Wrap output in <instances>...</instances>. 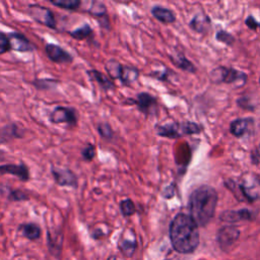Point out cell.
<instances>
[{"label":"cell","instance_id":"obj_10","mask_svg":"<svg viewBox=\"0 0 260 260\" xmlns=\"http://www.w3.org/2000/svg\"><path fill=\"white\" fill-rule=\"evenodd\" d=\"M47 57L56 64H69L73 61V57L66 50L56 44H47L45 46Z\"/></svg>","mask_w":260,"mask_h":260},{"label":"cell","instance_id":"obj_37","mask_svg":"<svg viewBox=\"0 0 260 260\" xmlns=\"http://www.w3.org/2000/svg\"><path fill=\"white\" fill-rule=\"evenodd\" d=\"M237 103H238V105H239L241 108H243V109H246V110H252V109H253V107L248 104V99H247V98H244V96H243V98L239 99V100L237 101Z\"/></svg>","mask_w":260,"mask_h":260},{"label":"cell","instance_id":"obj_36","mask_svg":"<svg viewBox=\"0 0 260 260\" xmlns=\"http://www.w3.org/2000/svg\"><path fill=\"white\" fill-rule=\"evenodd\" d=\"M245 22H246V25H247L249 28H251V29H256L257 27H260V23H259L252 15H249V16L246 18Z\"/></svg>","mask_w":260,"mask_h":260},{"label":"cell","instance_id":"obj_19","mask_svg":"<svg viewBox=\"0 0 260 260\" xmlns=\"http://www.w3.org/2000/svg\"><path fill=\"white\" fill-rule=\"evenodd\" d=\"M138 77H139V70L136 67L130 66V65H123L120 76H119V80L123 85L129 86L132 83H134L138 79Z\"/></svg>","mask_w":260,"mask_h":260},{"label":"cell","instance_id":"obj_5","mask_svg":"<svg viewBox=\"0 0 260 260\" xmlns=\"http://www.w3.org/2000/svg\"><path fill=\"white\" fill-rule=\"evenodd\" d=\"M244 199L253 202L260 199V179L254 174H245L239 184Z\"/></svg>","mask_w":260,"mask_h":260},{"label":"cell","instance_id":"obj_35","mask_svg":"<svg viewBox=\"0 0 260 260\" xmlns=\"http://www.w3.org/2000/svg\"><path fill=\"white\" fill-rule=\"evenodd\" d=\"M169 70L166 69L165 71H156V72H151L150 75L156 79L162 80V81H167L168 80V76H169Z\"/></svg>","mask_w":260,"mask_h":260},{"label":"cell","instance_id":"obj_11","mask_svg":"<svg viewBox=\"0 0 260 260\" xmlns=\"http://www.w3.org/2000/svg\"><path fill=\"white\" fill-rule=\"evenodd\" d=\"M10 50L16 51V52H32L35 50V46L31 44V42L21 32L12 31L7 34Z\"/></svg>","mask_w":260,"mask_h":260},{"label":"cell","instance_id":"obj_6","mask_svg":"<svg viewBox=\"0 0 260 260\" xmlns=\"http://www.w3.org/2000/svg\"><path fill=\"white\" fill-rule=\"evenodd\" d=\"M125 105L136 106L138 111L145 116H150L156 111L157 100L148 92H139L135 98H127L124 101Z\"/></svg>","mask_w":260,"mask_h":260},{"label":"cell","instance_id":"obj_1","mask_svg":"<svg viewBox=\"0 0 260 260\" xmlns=\"http://www.w3.org/2000/svg\"><path fill=\"white\" fill-rule=\"evenodd\" d=\"M170 239L179 253H191L199 244L198 225L189 214L178 213L170 223Z\"/></svg>","mask_w":260,"mask_h":260},{"label":"cell","instance_id":"obj_12","mask_svg":"<svg viewBox=\"0 0 260 260\" xmlns=\"http://www.w3.org/2000/svg\"><path fill=\"white\" fill-rule=\"evenodd\" d=\"M1 175H12L21 182H27L29 180V170L23 164H5L0 166Z\"/></svg>","mask_w":260,"mask_h":260},{"label":"cell","instance_id":"obj_28","mask_svg":"<svg viewBox=\"0 0 260 260\" xmlns=\"http://www.w3.org/2000/svg\"><path fill=\"white\" fill-rule=\"evenodd\" d=\"M119 207H120V211H121L122 215L125 217H129V216L133 215L136 211L135 204L130 198L121 200L119 203Z\"/></svg>","mask_w":260,"mask_h":260},{"label":"cell","instance_id":"obj_4","mask_svg":"<svg viewBox=\"0 0 260 260\" xmlns=\"http://www.w3.org/2000/svg\"><path fill=\"white\" fill-rule=\"evenodd\" d=\"M209 76L211 81L214 83H237L240 81L241 84H245L247 80L246 73L224 66L214 68L211 70Z\"/></svg>","mask_w":260,"mask_h":260},{"label":"cell","instance_id":"obj_25","mask_svg":"<svg viewBox=\"0 0 260 260\" xmlns=\"http://www.w3.org/2000/svg\"><path fill=\"white\" fill-rule=\"evenodd\" d=\"M87 11L90 15L95 17L98 20L108 16L107 15V7L104 4V2H102V1H98V0L92 1L90 4V7L88 8Z\"/></svg>","mask_w":260,"mask_h":260},{"label":"cell","instance_id":"obj_24","mask_svg":"<svg viewBox=\"0 0 260 260\" xmlns=\"http://www.w3.org/2000/svg\"><path fill=\"white\" fill-rule=\"evenodd\" d=\"M119 248L125 256L131 257L133 255V253L135 252V248H136L135 236H133L131 239H129L127 237L122 238L119 242Z\"/></svg>","mask_w":260,"mask_h":260},{"label":"cell","instance_id":"obj_31","mask_svg":"<svg viewBox=\"0 0 260 260\" xmlns=\"http://www.w3.org/2000/svg\"><path fill=\"white\" fill-rule=\"evenodd\" d=\"M7 199L9 201H12V202H19V201H26V200H28L29 196H28V194H26L22 190L13 189V190L9 191V193L7 195Z\"/></svg>","mask_w":260,"mask_h":260},{"label":"cell","instance_id":"obj_7","mask_svg":"<svg viewBox=\"0 0 260 260\" xmlns=\"http://www.w3.org/2000/svg\"><path fill=\"white\" fill-rule=\"evenodd\" d=\"M27 13L38 23L49 28H56L55 14L50 8L34 3L27 6Z\"/></svg>","mask_w":260,"mask_h":260},{"label":"cell","instance_id":"obj_20","mask_svg":"<svg viewBox=\"0 0 260 260\" xmlns=\"http://www.w3.org/2000/svg\"><path fill=\"white\" fill-rule=\"evenodd\" d=\"M190 27L199 34H203L209 29L210 19L203 12L197 13L190 21Z\"/></svg>","mask_w":260,"mask_h":260},{"label":"cell","instance_id":"obj_33","mask_svg":"<svg viewBox=\"0 0 260 260\" xmlns=\"http://www.w3.org/2000/svg\"><path fill=\"white\" fill-rule=\"evenodd\" d=\"M215 39L220 42V43H223L225 45H233L235 43V38L232 34L225 31V30H218L215 35Z\"/></svg>","mask_w":260,"mask_h":260},{"label":"cell","instance_id":"obj_3","mask_svg":"<svg viewBox=\"0 0 260 260\" xmlns=\"http://www.w3.org/2000/svg\"><path fill=\"white\" fill-rule=\"evenodd\" d=\"M156 134L161 137L176 139L191 134H198L201 132V127L193 122L169 123L165 125L155 126Z\"/></svg>","mask_w":260,"mask_h":260},{"label":"cell","instance_id":"obj_23","mask_svg":"<svg viewBox=\"0 0 260 260\" xmlns=\"http://www.w3.org/2000/svg\"><path fill=\"white\" fill-rule=\"evenodd\" d=\"M19 230L21 231L22 235L28 240L35 241L41 237V229L36 223H32V222L23 223L19 225Z\"/></svg>","mask_w":260,"mask_h":260},{"label":"cell","instance_id":"obj_9","mask_svg":"<svg viewBox=\"0 0 260 260\" xmlns=\"http://www.w3.org/2000/svg\"><path fill=\"white\" fill-rule=\"evenodd\" d=\"M51 174L55 183L61 187H71L76 189L78 186L77 176L70 169L51 166Z\"/></svg>","mask_w":260,"mask_h":260},{"label":"cell","instance_id":"obj_2","mask_svg":"<svg viewBox=\"0 0 260 260\" xmlns=\"http://www.w3.org/2000/svg\"><path fill=\"white\" fill-rule=\"evenodd\" d=\"M217 200L216 190L208 185H202L191 193L189 197V215L198 226L206 225L213 217Z\"/></svg>","mask_w":260,"mask_h":260},{"label":"cell","instance_id":"obj_32","mask_svg":"<svg viewBox=\"0 0 260 260\" xmlns=\"http://www.w3.org/2000/svg\"><path fill=\"white\" fill-rule=\"evenodd\" d=\"M96 154V148L95 145L91 143H87L81 150V156L82 159L85 161H91Z\"/></svg>","mask_w":260,"mask_h":260},{"label":"cell","instance_id":"obj_27","mask_svg":"<svg viewBox=\"0 0 260 260\" xmlns=\"http://www.w3.org/2000/svg\"><path fill=\"white\" fill-rule=\"evenodd\" d=\"M49 2L57 7H60L65 10H70V11L77 10L81 5L80 0H50Z\"/></svg>","mask_w":260,"mask_h":260},{"label":"cell","instance_id":"obj_34","mask_svg":"<svg viewBox=\"0 0 260 260\" xmlns=\"http://www.w3.org/2000/svg\"><path fill=\"white\" fill-rule=\"evenodd\" d=\"M9 50H10V45H9L7 35L0 31V55L8 52Z\"/></svg>","mask_w":260,"mask_h":260},{"label":"cell","instance_id":"obj_30","mask_svg":"<svg viewBox=\"0 0 260 260\" xmlns=\"http://www.w3.org/2000/svg\"><path fill=\"white\" fill-rule=\"evenodd\" d=\"M98 133L106 140H111L114 137V130L112 129L111 124L108 122H101L98 125Z\"/></svg>","mask_w":260,"mask_h":260},{"label":"cell","instance_id":"obj_8","mask_svg":"<svg viewBox=\"0 0 260 260\" xmlns=\"http://www.w3.org/2000/svg\"><path fill=\"white\" fill-rule=\"evenodd\" d=\"M77 113L71 107L57 106L49 115V121L52 124H67L72 128L77 125Z\"/></svg>","mask_w":260,"mask_h":260},{"label":"cell","instance_id":"obj_29","mask_svg":"<svg viewBox=\"0 0 260 260\" xmlns=\"http://www.w3.org/2000/svg\"><path fill=\"white\" fill-rule=\"evenodd\" d=\"M58 83H59V80L50 79V78H38L31 81V84L38 89H52L55 86H57Z\"/></svg>","mask_w":260,"mask_h":260},{"label":"cell","instance_id":"obj_18","mask_svg":"<svg viewBox=\"0 0 260 260\" xmlns=\"http://www.w3.org/2000/svg\"><path fill=\"white\" fill-rule=\"evenodd\" d=\"M150 12L155 19H157L158 21H160L165 24H170V23H173L176 21L175 13L171 9H168L166 7L155 5L151 8Z\"/></svg>","mask_w":260,"mask_h":260},{"label":"cell","instance_id":"obj_16","mask_svg":"<svg viewBox=\"0 0 260 260\" xmlns=\"http://www.w3.org/2000/svg\"><path fill=\"white\" fill-rule=\"evenodd\" d=\"M86 73H87L89 79L96 82L103 90L108 91V90L115 88V84L112 81V79L109 78L106 74L102 73L101 71H99L96 69H90V70H87Z\"/></svg>","mask_w":260,"mask_h":260},{"label":"cell","instance_id":"obj_15","mask_svg":"<svg viewBox=\"0 0 260 260\" xmlns=\"http://www.w3.org/2000/svg\"><path fill=\"white\" fill-rule=\"evenodd\" d=\"M240 232L236 226L228 225L223 226L218 231L217 241L221 248L230 247L233 243H235L239 238Z\"/></svg>","mask_w":260,"mask_h":260},{"label":"cell","instance_id":"obj_13","mask_svg":"<svg viewBox=\"0 0 260 260\" xmlns=\"http://www.w3.org/2000/svg\"><path fill=\"white\" fill-rule=\"evenodd\" d=\"M25 130L17 123H8L0 128V145L6 144L13 139L22 138Z\"/></svg>","mask_w":260,"mask_h":260},{"label":"cell","instance_id":"obj_26","mask_svg":"<svg viewBox=\"0 0 260 260\" xmlns=\"http://www.w3.org/2000/svg\"><path fill=\"white\" fill-rule=\"evenodd\" d=\"M123 64L115 59H110L105 64V69L112 79H119Z\"/></svg>","mask_w":260,"mask_h":260},{"label":"cell","instance_id":"obj_22","mask_svg":"<svg viewBox=\"0 0 260 260\" xmlns=\"http://www.w3.org/2000/svg\"><path fill=\"white\" fill-rule=\"evenodd\" d=\"M68 35L71 38L75 39V40L82 41V40H87V39L91 38L92 35H93V30H92L91 26L88 23H83L79 27H76L72 30H69Z\"/></svg>","mask_w":260,"mask_h":260},{"label":"cell","instance_id":"obj_38","mask_svg":"<svg viewBox=\"0 0 260 260\" xmlns=\"http://www.w3.org/2000/svg\"><path fill=\"white\" fill-rule=\"evenodd\" d=\"M259 84H260V78H259Z\"/></svg>","mask_w":260,"mask_h":260},{"label":"cell","instance_id":"obj_21","mask_svg":"<svg viewBox=\"0 0 260 260\" xmlns=\"http://www.w3.org/2000/svg\"><path fill=\"white\" fill-rule=\"evenodd\" d=\"M170 60L173 62L175 66H177L178 68L184 71L191 72V73H194L196 71L195 66L181 53H178L177 55H170Z\"/></svg>","mask_w":260,"mask_h":260},{"label":"cell","instance_id":"obj_14","mask_svg":"<svg viewBox=\"0 0 260 260\" xmlns=\"http://www.w3.org/2000/svg\"><path fill=\"white\" fill-rule=\"evenodd\" d=\"M254 120L252 118H239L230 124V132L235 137H242L248 132H250L253 128Z\"/></svg>","mask_w":260,"mask_h":260},{"label":"cell","instance_id":"obj_17","mask_svg":"<svg viewBox=\"0 0 260 260\" xmlns=\"http://www.w3.org/2000/svg\"><path fill=\"white\" fill-rule=\"evenodd\" d=\"M220 219L228 222H236L240 220L252 219V212L248 209L240 210H225L220 214Z\"/></svg>","mask_w":260,"mask_h":260}]
</instances>
